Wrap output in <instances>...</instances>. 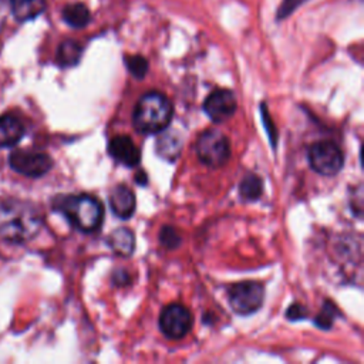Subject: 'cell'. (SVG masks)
Listing matches in <instances>:
<instances>
[{"label":"cell","mask_w":364,"mask_h":364,"mask_svg":"<svg viewBox=\"0 0 364 364\" xmlns=\"http://www.w3.org/2000/svg\"><path fill=\"white\" fill-rule=\"evenodd\" d=\"M41 228V215L36 206L21 200H7L0 206V236L21 243Z\"/></svg>","instance_id":"obj_1"},{"label":"cell","mask_w":364,"mask_h":364,"mask_svg":"<svg viewBox=\"0 0 364 364\" xmlns=\"http://www.w3.org/2000/svg\"><path fill=\"white\" fill-rule=\"evenodd\" d=\"M172 119V104L161 92L144 94L132 114V124L142 134H156L164 131Z\"/></svg>","instance_id":"obj_2"},{"label":"cell","mask_w":364,"mask_h":364,"mask_svg":"<svg viewBox=\"0 0 364 364\" xmlns=\"http://www.w3.org/2000/svg\"><path fill=\"white\" fill-rule=\"evenodd\" d=\"M55 208L81 232L98 229L104 219V209L100 200L90 195H70L61 198Z\"/></svg>","instance_id":"obj_3"},{"label":"cell","mask_w":364,"mask_h":364,"mask_svg":"<svg viewBox=\"0 0 364 364\" xmlns=\"http://www.w3.org/2000/svg\"><path fill=\"white\" fill-rule=\"evenodd\" d=\"M195 149L200 162L210 168H219L225 165L230 156V145L228 136L215 128L206 129L198 136Z\"/></svg>","instance_id":"obj_4"},{"label":"cell","mask_w":364,"mask_h":364,"mask_svg":"<svg viewBox=\"0 0 364 364\" xmlns=\"http://www.w3.org/2000/svg\"><path fill=\"white\" fill-rule=\"evenodd\" d=\"M228 299L233 311L247 316L262 307L264 289L259 282H239L229 287Z\"/></svg>","instance_id":"obj_5"},{"label":"cell","mask_w":364,"mask_h":364,"mask_svg":"<svg viewBox=\"0 0 364 364\" xmlns=\"http://www.w3.org/2000/svg\"><path fill=\"white\" fill-rule=\"evenodd\" d=\"M310 166L324 176L336 175L341 171L344 156L341 149L331 141H318L309 148Z\"/></svg>","instance_id":"obj_6"},{"label":"cell","mask_w":364,"mask_h":364,"mask_svg":"<svg viewBox=\"0 0 364 364\" xmlns=\"http://www.w3.org/2000/svg\"><path fill=\"white\" fill-rule=\"evenodd\" d=\"M159 327L168 338H183L192 328V314L179 303L168 304L161 313Z\"/></svg>","instance_id":"obj_7"},{"label":"cell","mask_w":364,"mask_h":364,"mask_svg":"<svg viewBox=\"0 0 364 364\" xmlns=\"http://www.w3.org/2000/svg\"><path fill=\"white\" fill-rule=\"evenodd\" d=\"M9 164L16 172L30 178L43 176L53 166V161L47 154L26 149H17L11 152L9 156Z\"/></svg>","instance_id":"obj_8"},{"label":"cell","mask_w":364,"mask_h":364,"mask_svg":"<svg viewBox=\"0 0 364 364\" xmlns=\"http://www.w3.org/2000/svg\"><path fill=\"white\" fill-rule=\"evenodd\" d=\"M236 98L230 90H215L203 102V109L213 122L229 119L236 111Z\"/></svg>","instance_id":"obj_9"},{"label":"cell","mask_w":364,"mask_h":364,"mask_svg":"<svg viewBox=\"0 0 364 364\" xmlns=\"http://www.w3.org/2000/svg\"><path fill=\"white\" fill-rule=\"evenodd\" d=\"M108 152L115 161L127 166H136L141 159L139 148L128 135H118L112 138L108 144Z\"/></svg>","instance_id":"obj_10"},{"label":"cell","mask_w":364,"mask_h":364,"mask_svg":"<svg viewBox=\"0 0 364 364\" xmlns=\"http://www.w3.org/2000/svg\"><path fill=\"white\" fill-rule=\"evenodd\" d=\"M109 206L118 218H131L135 210V196L132 191L125 185H117L109 193Z\"/></svg>","instance_id":"obj_11"},{"label":"cell","mask_w":364,"mask_h":364,"mask_svg":"<svg viewBox=\"0 0 364 364\" xmlns=\"http://www.w3.org/2000/svg\"><path fill=\"white\" fill-rule=\"evenodd\" d=\"M24 135V125L16 115L0 117V148L14 146Z\"/></svg>","instance_id":"obj_12"},{"label":"cell","mask_w":364,"mask_h":364,"mask_svg":"<svg viewBox=\"0 0 364 364\" xmlns=\"http://www.w3.org/2000/svg\"><path fill=\"white\" fill-rule=\"evenodd\" d=\"M156 154L166 159V161H175L182 149V138L181 135L171 129L162 132L156 139Z\"/></svg>","instance_id":"obj_13"},{"label":"cell","mask_w":364,"mask_h":364,"mask_svg":"<svg viewBox=\"0 0 364 364\" xmlns=\"http://www.w3.org/2000/svg\"><path fill=\"white\" fill-rule=\"evenodd\" d=\"M10 7L17 21H28L46 10L47 0H10Z\"/></svg>","instance_id":"obj_14"},{"label":"cell","mask_w":364,"mask_h":364,"mask_svg":"<svg viewBox=\"0 0 364 364\" xmlns=\"http://www.w3.org/2000/svg\"><path fill=\"white\" fill-rule=\"evenodd\" d=\"M109 247L114 250V253L119 256H129L134 252L135 247V237L134 232L128 228H118L112 230L107 239Z\"/></svg>","instance_id":"obj_15"},{"label":"cell","mask_w":364,"mask_h":364,"mask_svg":"<svg viewBox=\"0 0 364 364\" xmlns=\"http://www.w3.org/2000/svg\"><path fill=\"white\" fill-rule=\"evenodd\" d=\"M61 17L67 26L73 28H84L91 21V11L84 3H70L63 9Z\"/></svg>","instance_id":"obj_16"},{"label":"cell","mask_w":364,"mask_h":364,"mask_svg":"<svg viewBox=\"0 0 364 364\" xmlns=\"http://www.w3.org/2000/svg\"><path fill=\"white\" fill-rule=\"evenodd\" d=\"M82 55V46L75 40H64L60 43L57 53H55V61L60 67L68 68L74 67L80 63Z\"/></svg>","instance_id":"obj_17"},{"label":"cell","mask_w":364,"mask_h":364,"mask_svg":"<svg viewBox=\"0 0 364 364\" xmlns=\"http://www.w3.org/2000/svg\"><path fill=\"white\" fill-rule=\"evenodd\" d=\"M262 191H263V183H262V179L256 173H247L242 179L240 186H239L240 196L245 200L259 199L260 195H262Z\"/></svg>","instance_id":"obj_18"},{"label":"cell","mask_w":364,"mask_h":364,"mask_svg":"<svg viewBox=\"0 0 364 364\" xmlns=\"http://www.w3.org/2000/svg\"><path fill=\"white\" fill-rule=\"evenodd\" d=\"M124 63L128 68V71L135 77V78H144L146 71H148V61L145 57L135 54V55H127L124 57Z\"/></svg>","instance_id":"obj_19"},{"label":"cell","mask_w":364,"mask_h":364,"mask_svg":"<svg viewBox=\"0 0 364 364\" xmlns=\"http://www.w3.org/2000/svg\"><path fill=\"white\" fill-rule=\"evenodd\" d=\"M307 1L310 0H282L276 11V21L289 18L296 10H299Z\"/></svg>","instance_id":"obj_20"},{"label":"cell","mask_w":364,"mask_h":364,"mask_svg":"<svg viewBox=\"0 0 364 364\" xmlns=\"http://www.w3.org/2000/svg\"><path fill=\"white\" fill-rule=\"evenodd\" d=\"M181 236L173 226H164L159 232V242L166 249H176L181 245Z\"/></svg>","instance_id":"obj_21"},{"label":"cell","mask_w":364,"mask_h":364,"mask_svg":"<svg viewBox=\"0 0 364 364\" xmlns=\"http://www.w3.org/2000/svg\"><path fill=\"white\" fill-rule=\"evenodd\" d=\"M336 314H337L336 307L330 301H326L321 313L316 317V324L320 326L321 328H328V327H331Z\"/></svg>","instance_id":"obj_22"},{"label":"cell","mask_w":364,"mask_h":364,"mask_svg":"<svg viewBox=\"0 0 364 364\" xmlns=\"http://www.w3.org/2000/svg\"><path fill=\"white\" fill-rule=\"evenodd\" d=\"M260 109H262V119H263L264 128H266V131H267V134H269V136H270V139H272V144H273V145H276V139H277V132H276L274 124H273L272 118H270V117L267 115V109H266V105H264V104H262Z\"/></svg>","instance_id":"obj_23"},{"label":"cell","mask_w":364,"mask_h":364,"mask_svg":"<svg viewBox=\"0 0 364 364\" xmlns=\"http://www.w3.org/2000/svg\"><path fill=\"white\" fill-rule=\"evenodd\" d=\"M287 318L289 320H301L307 316V310L304 309V306L296 303V304H291L286 313Z\"/></svg>","instance_id":"obj_24"},{"label":"cell","mask_w":364,"mask_h":364,"mask_svg":"<svg viewBox=\"0 0 364 364\" xmlns=\"http://www.w3.org/2000/svg\"><path fill=\"white\" fill-rule=\"evenodd\" d=\"M131 282V276L125 269H117L112 273V283L117 286H127Z\"/></svg>","instance_id":"obj_25"}]
</instances>
